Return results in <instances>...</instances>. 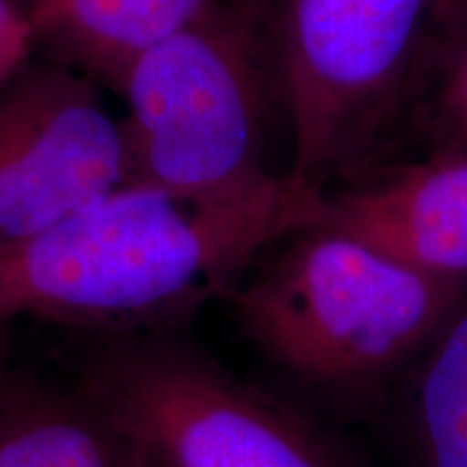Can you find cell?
Wrapping results in <instances>:
<instances>
[{"instance_id":"6da1fadb","label":"cell","mask_w":467,"mask_h":467,"mask_svg":"<svg viewBox=\"0 0 467 467\" xmlns=\"http://www.w3.org/2000/svg\"><path fill=\"white\" fill-rule=\"evenodd\" d=\"M325 195L290 171L230 197L121 184L37 236L0 244V323H139L227 292L262 251L318 225Z\"/></svg>"},{"instance_id":"7a4b0ae2","label":"cell","mask_w":467,"mask_h":467,"mask_svg":"<svg viewBox=\"0 0 467 467\" xmlns=\"http://www.w3.org/2000/svg\"><path fill=\"white\" fill-rule=\"evenodd\" d=\"M225 295L241 329L288 375L358 399L405 375L467 288L317 225Z\"/></svg>"},{"instance_id":"3957f363","label":"cell","mask_w":467,"mask_h":467,"mask_svg":"<svg viewBox=\"0 0 467 467\" xmlns=\"http://www.w3.org/2000/svg\"><path fill=\"white\" fill-rule=\"evenodd\" d=\"M268 5L214 0L134 58L119 87L128 104L126 184L230 197L277 178L266 167L279 87Z\"/></svg>"},{"instance_id":"277c9868","label":"cell","mask_w":467,"mask_h":467,"mask_svg":"<svg viewBox=\"0 0 467 467\" xmlns=\"http://www.w3.org/2000/svg\"><path fill=\"white\" fill-rule=\"evenodd\" d=\"M83 392L145 467H358L327 431L173 337H124L85 368Z\"/></svg>"},{"instance_id":"5b68a950","label":"cell","mask_w":467,"mask_h":467,"mask_svg":"<svg viewBox=\"0 0 467 467\" xmlns=\"http://www.w3.org/2000/svg\"><path fill=\"white\" fill-rule=\"evenodd\" d=\"M433 0H284L273 35L290 113V173L323 189L361 156L399 100Z\"/></svg>"},{"instance_id":"8992f818","label":"cell","mask_w":467,"mask_h":467,"mask_svg":"<svg viewBox=\"0 0 467 467\" xmlns=\"http://www.w3.org/2000/svg\"><path fill=\"white\" fill-rule=\"evenodd\" d=\"M126 175L124 128L83 74L25 67L0 89V244L50 230Z\"/></svg>"},{"instance_id":"52a82bcc","label":"cell","mask_w":467,"mask_h":467,"mask_svg":"<svg viewBox=\"0 0 467 467\" xmlns=\"http://www.w3.org/2000/svg\"><path fill=\"white\" fill-rule=\"evenodd\" d=\"M318 225L467 288V154L431 151L325 195Z\"/></svg>"},{"instance_id":"ba28073f","label":"cell","mask_w":467,"mask_h":467,"mask_svg":"<svg viewBox=\"0 0 467 467\" xmlns=\"http://www.w3.org/2000/svg\"><path fill=\"white\" fill-rule=\"evenodd\" d=\"M35 39L58 63L119 91L134 58L214 0H22Z\"/></svg>"},{"instance_id":"9c48e42d","label":"cell","mask_w":467,"mask_h":467,"mask_svg":"<svg viewBox=\"0 0 467 467\" xmlns=\"http://www.w3.org/2000/svg\"><path fill=\"white\" fill-rule=\"evenodd\" d=\"M0 467H145L137 448L83 389L0 379Z\"/></svg>"},{"instance_id":"30bf717a","label":"cell","mask_w":467,"mask_h":467,"mask_svg":"<svg viewBox=\"0 0 467 467\" xmlns=\"http://www.w3.org/2000/svg\"><path fill=\"white\" fill-rule=\"evenodd\" d=\"M399 429L413 467H467V295L402 375Z\"/></svg>"},{"instance_id":"8fae6325","label":"cell","mask_w":467,"mask_h":467,"mask_svg":"<svg viewBox=\"0 0 467 467\" xmlns=\"http://www.w3.org/2000/svg\"><path fill=\"white\" fill-rule=\"evenodd\" d=\"M429 109L431 151L467 154V35L454 44Z\"/></svg>"},{"instance_id":"7c38bea8","label":"cell","mask_w":467,"mask_h":467,"mask_svg":"<svg viewBox=\"0 0 467 467\" xmlns=\"http://www.w3.org/2000/svg\"><path fill=\"white\" fill-rule=\"evenodd\" d=\"M37 39L22 0H0V89L26 67Z\"/></svg>"},{"instance_id":"4fadbf2b","label":"cell","mask_w":467,"mask_h":467,"mask_svg":"<svg viewBox=\"0 0 467 467\" xmlns=\"http://www.w3.org/2000/svg\"><path fill=\"white\" fill-rule=\"evenodd\" d=\"M433 33L446 50L467 35V0H433Z\"/></svg>"},{"instance_id":"5bb4252c","label":"cell","mask_w":467,"mask_h":467,"mask_svg":"<svg viewBox=\"0 0 467 467\" xmlns=\"http://www.w3.org/2000/svg\"><path fill=\"white\" fill-rule=\"evenodd\" d=\"M265 3H271V0H265Z\"/></svg>"}]
</instances>
